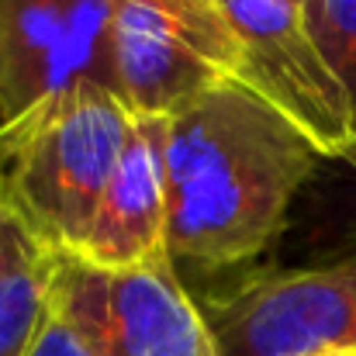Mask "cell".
I'll use <instances>...</instances> for the list:
<instances>
[{
    "instance_id": "obj_10",
    "label": "cell",
    "mask_w": 356,
    "mask_h": 356,
    "mask_svg": "<svg viewBox=\"0 0 356 356\" xmlns=\"http://www.w3.org/2000/svg\"><path fill=\"white\" fill-rule=\"evenodd\" d=\"M56 252L35 256L10 280L0 284V356H28L49 312L56 284Z\"/></svg>"
},
{
    "instance_id": "obj_4",
    "label": "cell",
    "mask_w": 356,
    "mask_h": 356,
    "mask_svg": "<svg viewBox=\"0 0 356 356\" xmlns=\"http://www.w3.org/2000/svg\"><path fill=\"white\" fill-rule=\"evenodd\" d=\"M218 356H312L356 350V256L273 266L197 301Z\"/></svg>"
},
{
    "instance_id": "obj_15",
    "label": "cell",
    "mask_w": 356,
    "mask_h": 356,
    "mask_svg": "<svg viewBox=\"0 0 356 356\" xmlns=\"http://www.w3.org/2000/svg\"><path fill=\"white\" fill-rule=\"evenodd\" d=\"M298 3H301V0H298Z\"/></svg>"
},
{
    "instance_id": "obj_9",
    "label": "cell",
    "mask_w": 356,
    "mask_h": 356,
    "mask_svg": "<svg viewBox=\"0 0 356 356\" xmlns=\"http://www.w3.org/2000/svg\"><path fill=\"white\" fill-rule=\"evenodd\" d=\"M284 252L294 266H322L356 256V128L350 142L318 163L284 229Z\"/></svg>"
},
{
    "instance_id": "obj_11",
    "label": "cell",
    "mask_w": 356,
    "mask_h": 356,
    "mask_svg": "<svg viewBox=\"0 0 356 356\" xmlns=\"http://www.w3.org/2000/svg\"><path fill=\"white\" fill-rule=\"evenodd\" d=\"M301 14L356 104V0H301Z\"/></svg>"
},
{
    "instance_id": "obj_5",
    "label": "cell",
    "mask_w": 356,
    "mask_h": 356,
    "mask_svg": "<svg viewBox=\"0 0 356 356\" xmlns=\"http://www.w3.org/2000/svg\"><path fill=\"white\" fill-rule=\"evenodd\" d=\"M52 308L97 356H218L211 325L173 263L108 273L59 256Z\"/></svg>"
},
{
    "instance_id": "obj_8",
    "label": "cell",
    "mask_w": 356,
    "mask_h": 356,
    "mask_svg": "<svg viewBox=\"0 0 356 356\" xmlns=\"http://www.w3.org/2000/svg\"><path fill=\"white\" fill-rule=\"evenodd\" d=\"M66 259L108 273L173 263L166 242L163 118H135L128 145L94 211L90 232Z\"/></svg>"
},
{
    "instance_id": "obj_7",
    "label": "cell",
    "mask_w": 356,
    "mask_h": 356,
    "mask_svg": "<svg viewBox=\"0 0 356 356\" xmlns=\"http://www.w3.org/2000/svg\"><path fill=\"white\" fill-rule=\"evenodd\" d=\"M115 0H0V124L80 87L115 90Z\"/></svg>"
},
{
    "instance_id": "obj_1",
    "label": "cell",
    "mask_w": 356,
    "mask_h": 356,
    "mask_svg": "<svg viewBox=\"0 0 356 356\" xmlns=\"http://www.w3.org/2000/svg\"><path fill=\"white\" fill-rule=\"evenodd\" d=\"M318 149L242 83L163 118L166 242L184 277H222L277 245Z\"/></svg>"
},
{
    "instance_id": "obj_14",
    "label": "cell",
    "mask_w": 356,
    "mask_h": 356,
    "mask_svg": "<svg viewBox=\"0 0 356 356\" xmlns=\"http://www.w3.org/2000/svg\"><path fill=\"white\" fill-rule=\"evenodd\" d=\"M312 356H356V350H325V353H312Z\"/></svg>"
},
{
    "instance_id": "obj_12",
    "label": "cell",
    "mask_w": 356,
    "mask_h": 356,
    "mask_svg": "<svg viewBox=\"0 0 356 356\" xmlns=\"http://www.w3.org/2000/svg\"><path fill=\"white\" fill-rule=\"evenodd\" d=\"M42 252H49V249H42L35 238L24 232V225L14 218V211L7 208V201L0 194V284L10 280L21 266H28Z\"/></svg>"
},
{
    "instance_id": "obj_3",
    "label": "cell",
    "mask_w": 356,
    "mask_h": 356,
    "mask_svg": "<svg viewBox=\"0 0 356 356\" xmlns=\"http://www.w3.org/2000/svg\"><path fill=\"white\" fill-rule=\"evenodd\" d=\"M238 35L222 0H115L111 73L131 118H173L238 76Z\"/></svg>"
},
{
    "instance_id": "obj_2",
    "label": "cell",
    "mask_w": 356,
    "mask_h": 356,
    "mask_svg": "<svg viewBox=\"0 0 356 356\" xmlns=\"http://www.w3.org/2000/svg\"><path fill=\"white\" fill-rule=\"evenodd\" d=\"M131 124L101 83L70 87L0 124V194L42 249L73 256L83 245Z\"/></svg>"
},
{
    "instance_id": "obj_13",
    "label": "cell",
    "mask_w": 356,
    "mask_h": 356,
    "mask_svg": "<svg viewBox=\"0 0 356 356\" xmlns=\"http://www.w3.org/2000/svg\"><path fill=\"white\" fill-rule=\"evenodd\" d=\"M28 356H97V353H94V350L87 346V339L52 308Z\"/></svg>"
},
{
    "instance_id": "obj_6",
    "label": "cell",
    "mask_w": 356,
    "mask_h": 356,
    "mask_svg": "<svg viewBox=\"0 0 356 356\" xmlns=\"http://www.w3.org/2000/svg\"><path fill=\"white\" fill-rule=\"evenodd\" d=\"M238 35L245 90L287 118L322 159L336 156L356 128V104L312 38L298 0H222Z\"/></svg>"
}]
</instances>
